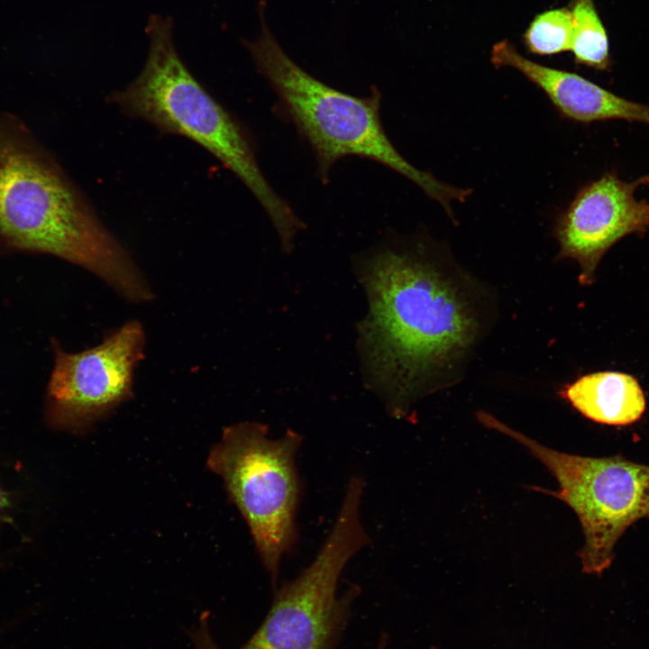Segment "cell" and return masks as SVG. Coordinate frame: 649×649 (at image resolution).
<instances>
[{"label": "cell", "mask_w": 649, "mask_h": 649, "mask_svg": "<svg viewBox=\"0 0 649 649\" xmlns=\"http://www.w3.org/2000/svg\"><path fill=\"white\" fill-rule=\"evenodd\" d=\"M358 274L368 301L358 338L365 379L398 415L467 351L478 321L460 289L415 251L379 247Z\"/></svg>", "instance_id": "6da1fadb"}, {"label": "cell", "mask_w": 649, "mask_h": 649, "mask_svg": "<svg viewBox=\"0 0 649 649\" xmlns=\"http://www.w3.org/2000/svg\"><path fill=\"white\" fill-rule=\"evenodd\" d=\"M0 246L78 265L130 302L153 297L127 250L55 157L6 112L0 113Z\"/></svg>", "instance_id": "7a4b0ae2"}, {"label": "cell", "mask_w": 649, "mask_h": 649, "mask_svg": "<svg viewBox=\"0 0 649 649\" xmlns=\"http://www.w3.org/2000/svg\"><path fill=\"white\" fill-rule=\"evenodd\" d=\"M148 57L141 74L107 100L124 114L162 133L184 136L203 147L251 191L270 217L283 251L305 224L272 188L261 171L251 137L191 74L177 53L172 22L151 15L146 26Z\"/></svg>", "instance_id": "3957f363"}, {"label": "cell", "mask_w": 649, "mask_h": 649, "mask_svg": "<svg viewBox=\"0 0 649 649\" xmlns=\"http://www.w3.org/2000/svg\"><path fill=\"white\" fill-rule=\"evenodd\" d=\"M261 32L253 41H243L259 71L279 99V109L311 147L323 182L334 163L358 156L376 161L407 178L437 201L455 221L452 200L465 202L471 188L445 184L408 162L394 147L382 126L381 94L371 88L369 96L337 90L300 68L274 37L260 4Z\"/></svg>", "instance_id": "277c9868"}, {"label": "cell", "mask_w": 649, "mask_h": 649, "mask_svg": "<svg viewBox=\"0 0 649 649\" xmlns=\"http://www.w3.org/2000/svg\"><path fill=\"white\" fill-rule=\"evenodd\" d=\"M302 442L291 429L273 439L268 425L241 422L224 429L207 460L245 520L275 588L280 563L297 541L303 484L296 456Z\"/></svg>", "instance_id": "5b68a950"}, {"label": "cell", "mask_w": 649, "mask_h": 649, "mask_svg": "<svg viewBox=\"0 0 649 649\" xmlns=\"http://www.w3.org/2000/svg\"><path fill=\"white\" fill-rule=\"evenodd\" d=\"M364 482L352 476L324 542L310 564L276 589L261 625L239 649H335L360 589L340 597L338 582L350 560L370 543L361 520Z\"/></svg>", "instance_id": "8992f818"}, {"label": "cell", "mask_w": 649, "mask_h": 649, "mask_svg": "<svg viewBox=\"0 0 649 649\" xmlns=\"http://www.w3.org/2000/svg\"><path fill=\"white\" fill-rule=\"evenodd\" d=\"M480 422L523 444L558 482L557 490L532 489L566 503L580 523L584 544L579 552L582 571L600 574L615 557L614 549L626 530L649 517V465L621 455L595 458L548 448L489 414Z\"/></svg>", "instance_id": "52a82bcc"}, {"label": "cell", "mask_w": 649, "mask_h": 649, "mask_svg": "<svg viewBox=\"0 0 649 649\" xmlns=\"http://www.w3.org/2000/svg\"><path fill=\"white\" fill-rule=\"evenodd\" d=\"M145 343L144 328L137 320L127 321L101 343L80 352H67L54 342L55 361L46 398L50 425L86 431L130 399Z\"/></svg>", "instance_id": "ba28073f"}, {"label": "cell", "mask_w": 649, "mask_h": 649, "mask_svg": "<svg viewBox=\"0 0 649 649\" xmlns=\"http://www.w3.org/2000/svg\"><path fill=\"white\" fill-rule=\"evenodd\" d=\"M646 185L649 175L626 181L615 172H605L580 188L557 216L559 257L578 262L581 284L593 283L599 261L616 242L647 232L649 201L635 197L636 189Z\"/></svg>", "instance_id": "9c48e42d"}, {"label": "cell", "mask_w": 649, "mask_h": 649, "mask_svg": "<svg viewBox=\"0 0 649 649\" xmlns=\"http://www.w3.org/2000/svg\"><path fill=\"white\" fill-rule=\"evenodd\" d=\"M490 60L512 68L540 88L563 118L580 123L625 120L649 125V106L619 96L576 73L526 59L507 40L493 45Z\"/></svg>", "instance_id": "30bf717a"}, {"label": "cell", "mask_w": 649, "mask_h": 649, "mask_svg": "<svg viewBox=\"0 0 649 649\" xmlns=\"http://www.w3.org/2000/svg\"><path fill=\"white\" fill-rule=\"evenodd\" d=\"M560 395L586 418L601 425L626 426L641 419L646 399L638 380L618 371L584 375Z\"/></svg>", "instance_id": "8fae6325"}, {"label": "cell", "mask_w": 649, "mask_h": 649, "mask_svg": "<svg viewBox=\"0 0 649 649\" xmlns=\"http://www.w3.org/2000/svg\"><path fill=\"white\" fill-rule=\"evenodd\" d=\"M573 34L571 50L576 63L599 70L610 65L608 38L592 0H572Z\"/></svg>", "instance_id": "7c38bea8"}, {"label": "cell", "mask_w": 649, "mask_h": 649, "mask_svg": "<svg viewBox=\"0 0 649 649\" xmlns=\"http://www.w3.org/2000/svg\"><path fill=\"white\" fill-rule=\"evenodd\" d=\"M573 17L570 9L558 8L535 16L524 41L527 50L537 55H553L571 50Z\"/></svg>", "instance_id": "4fadbf2b"}, {"label": "cell", "mask_w": 649, "mask_h": 649, "mask_svg": "<svg viewBox=\"0 0 649 649\" xmlns=\"http://www.w3.org/2000/svg\"><path fill=\"white\" fill-rule=\"evenodd\" d=\"M209 616V613H202L198 625L190 634L197 649H219L210 633Z\"/></svg>", "instance_id": "5bb4252c"}, {"label": "cell", "mask_w": 649, "mask_h": 649, "mask_svg": "<svg viewBox=\"0 0 649 649\" xmlns=\"http://www.w3.org/2000/svg\"><path fill=\"white\" fill-rule=\"evenodd\" d=\"M10 507V501L7 494L0 489V522L6 520V511Z\"/></svg>", "instance_id": "9a60e30c"}, {"label": "cell", "mask_w": 649, "mask_h": 649, "mask_svg": "<svg viewBox=\"0 0 649 649\" xmlns=\"http://www.w3.org/2000/svg\"><path fill=\"white\" fill-rule=\"evenodd\" d=\"M388 644V636L386 635H381L380 639L379 641L377 649H386ZM431 649H436V648H431Z\"/></svg>", "instance_id": "2e32d148"}]
</instances>
